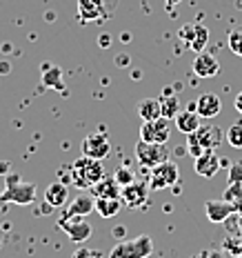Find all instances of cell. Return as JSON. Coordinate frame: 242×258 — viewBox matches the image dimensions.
Masks as SVG:
<instances>
[{
    "mask_svg": "<svg viewBox=\"0 0 242 258\" xmlns=\"http://www.w3.org/2000/svg\"><path fill=\"white\" fill-rule=\"evenodd\" d=\"M105 178V165L98 158L83 156L71 165V180L76 182L80 189H91L96 182Z\"/></svg>",
    "mask_w": 242,
    "mask_h": 258,
    "instance_id": "cell-1",
    "label": "cell"
},
{
    "mask_svg": "<svg viewBox=\"0 0 242 258\" xmlns=\"http://www.w3.org/2000/svg\"><path fill=\"white\" fill-rule=\"evenodd\" d=\"M151 251H153L151 236L140 234L133 240H120L118 245H114L109 258H149Z\"/></svg>",
    "mask_w": 242,
    "mask_h": 258,
    "instance_id": "cell-2",
    "label": "cell"
},
{
    "mask_svg": "<svg viewBox=\"0 0 242 258\" xmlns=\"http://www.w3.org/2000/svg\"><path fill=\"white\" fill-rule=\"evenodd\" d=\"M222 129L211 125V122H204V125H200L196 129L193 134H189L187 136V147H198L202 149V152H207V149H218L220 145H222Z\"/></svg>",
    "mask_w": 242,
    "mask_h": 258,
    "instance_id": "cell-3",
    "label": "cell"
},
{
    "mask_svg": "<svg viewBox=\"0 0 242 258\" xmlns=\"http://www.w3.org/2000/svg\"><path fill=\"white\" fill-rule=\"evenodd\" d=\"M178 178H180L178 165H176L174 160L167 158L165 163L151 167V176H149V189H153V191L169 189V187H174L176 182H178Z\"/></svg>",
    "mask_w": 242,
    "mask_h": 258,
    "instance_id": "cell-4",
    "label": "cell"
},
{
    "mask_svg": "<svg viewBox=\"0 0 242 258\" xmlns=\"http://www.w3.org/2000/svg\"><path fill=\"white\" fill-rule=\"evenodd\" d=\"M171 118H155V120H142L140 127V141L144 143H167L171 136Z\"/></svg>",
    "mask_w": 242,
    "mask_h": 258,
    "instance_id": "cell-5",
    "label": "cell"
},
{
    "mask_svg": "<svg viewBox=\"0 0 242 258\" xmlns=\"http://www.w3.org/2000/svg\"><path fill=\"white\" fill-rule=\"evenodd\" d=\"M136 158L138 163L142 165V167H155V165L165 163L167 158H169V154H167L165 145L163 143H144V141H138L136 145Z\"/></svg>",
    "mask_w": 242,
    "mask_h": 258,
    "instance_id": "cell-6",
    "label": "cell"
},
{
    "mask_svg": "<svg viewBox=\"0 0 242 258\" xmlns=\"http://www.w3.org/2000/svg\"><path fill=\"white\" fill-rule=\"evenodd\" d=\"M180 40L185 42L187 47H191L196 53L204 51V47H207V40H209V29L200 23H189L185 25L180 29Z\"/></svg>",
    "mask_w": 242,
    "mask_h": 258,
    "instance_id": "cell-7",
    "label": "cell"
},
{
    "mask_svg": "<svg viewBox=\"0 0 242 258\" xmlns=\"http://www.w3.org/2000/svg\"><path fill=\"white\" fill-rule=\"evenodd\" d=\"M83 154L89 156V158H98V160H105L107 156L111 154V145H109V138H107L105 132H94L89 136H85L83 141Z\"/></svg>",
    "mask_w": 242,
    "mask_h": 258,
    "instance_id": "cell-8",
    "label": "cell"
},
{
    "mask_svg": "<svg viewBox=\"0 0 242 258\" xmlns=\"http://www.w3.org/2000/svg\"><path fill=\"white\" fill-rule=\"evenodd\" d=\"M58 225L69 234L73 243H85L91 236V225L83 216H62L58 220Z\"/></svg>",
    "mask_w": 242,
    "mask_h": 258,
    "instance_id": "cell-9",
    "label": "cell"
},
{
    "mask_svg": "<svg viewBox=\"0 0 242 258\" xmlns=\"http://www.w3.org/2000/svg\"><path fill=\"white\" fill-rule=\"evenodd\" d=\"M120 198L129 207H136V209L144 207V203H147V198H149V182H138V180L129 182V185L122 187Z\"/></svg>",
    "mask_w": 242,
    "mask_h": 258,
    "instance_id": "cell-10",
    "label": "cell"
},
{
    "mask_svg": "<svg viewBox=\"0 0 242 258\" xmlns=\"http://www.w3.org/2000/svg\"><path fill=\"white\" fill-rule=\"evenodd\" d=\"M222 167V158L213 152V149H207V152H202L200 156L196 158V163H193V169H196L198 176H202V178H213V176L220 171Z\"/></svg>",
    "mask_w": 242,
    "mask_h": 258,
    "instance_id": "cell-11",
    "label": "cell"
},
{
    "mask_svg": "<svg viewBox=\"0 0 242 258\" xmlns=\"http://www.w3.org/2000/svg\"><path fill=\"white\" fill-rule=\"evenodd\" d=\"M193 74H196L198 78H213L220 74V62L216 60V56L209 51H200L196 56V60H193Z\"/></svg>",
    "mask_w": 242,
    "mask_h": 258,
    "instance_id": "cell-12",
    "label": "cell"
},
{
    "mask_svg": "<svg viewBox=\"0 0 242 258\" xmlns=\"http://www.w3.org/2000/svg\"><path fill=\"white\" fill-rule=\"evenodd\" d=\"M235 212H238V205L229 201H207V205H204V214L211 223H224Z\"/></svg>",
    "mask_w": 242,
    "mask_h": 258,
    "instance_id": "cell-13",
    "label": "cell"
},
{
    "mask_svg": "<svg viewBox=\"0 0 242 258\" xmlns=\"http://www.w3.org/2000/svg\"><path fill=\"white\" fill-rule=\"evenodd\" d=\"M174 122H176V127H178V132H182L185 136H189V134H193L202 125V118L196 111V105H193L191 109H180L178 114H176Z\"/></svg>",
    "mask_w": 242,
    "mask_h": 258,
    "instance_id": "cell-14",
    "label": "cell"
},
{
    "mask_svg": "<svg viewBox=\"0 0 242 258\" xmlns=\"http://www.w3.org/2000/svg\"><path fill=\"white\" fill-rule=\"evenodd\" d=\"M220 109H222V100H220V96L216 94H202L200 98L196 100V111L200 114V118L204 120H211V118H216L220 114Z\"/></svg>",
    "mask_w": 242,
    "mask_h": 258,
    "instance_id": "cell-15",
    "label": "cell"
},
{
    "mask_svg": "<svg viewBox=\"0 0 242 258\" xmlns=\"http://www.w3.org/2000/svg\"><path fill=\"white\" fill-rule=\"evenodd\" d=\"M105 0H78V16L83 23L105 18Z\"/></svg>",
    "mask_w": 242,
    "mask_h": 258,
    "instance_id": "cell-16",
    "label": "cell"
},
{
    "mask_svg": "<svg viewBox=\"0 0 242 258\" xmlns=\"http://www.w3.org/2000/svg\"><path fill=\"white\" fill-rule=\"evenodd\" d=\"M7 196L12 198L18 205H29L34 203L36 196V187L29 185V182H20V185H7Z\"/></svg>",
    "mask_w": 242,
    "mask_h": 258,
    "instance_id": "cell-17",
    "label": "cell"
},
{
    "mask_svg": "<svg viewBox=\"0 0 242 258\" xmlns=\"http://www.w3.org/2000/svg\"><path fill=\"white\" fill-rule=\"evenodd\" d=\"M91 194H94L96 198H120V191L122 187L118 185L116 178H109V176H105L100 182H96L94 187L89 189Z\"/></svg>",
    "mask_w": 242,
    "mask_h": 258,
    "instance_id": "cell-18",
    "label": "cell"
},
{
    "mask_svg": "<svg viewBox=\"0 0 242 258\" xmlns=\"http://www.w3.org/2000/svg\"><path fill=\"white\" fill-rule=\"evenodd\" d=\"M45 198L49 203V207H64L69 198V187L64 182H51L45 189Z\"/></svg>",
    "mask_w": 242,
    "mask_h": 258,
    "instance_id": "cell-19",
    "label": "cell"
},
{
    "mask_svg": "<svg viewBox=\"0 0 242 258\" xmlns=\"http://www.w3.org/2000/svg\"><path fill=\"white\" fill-rule=\"evenodd\" d=\"M96 209V201L91 196H78L73 198L71 203L67 205V212H64V216H87Z\"/></svg>",
    "mask_w": 242,
    "mask_h": 258,
    "instance_id": "cell-20",
    "label": "cell"
},
{
    "mask_svg": "<svg viewBox=\"0 0 242 258\" xmlns=\"http://www.w3.org/2000/svg\"><path fill=\"white\" fill-rule=\"evenodd\" d=\"M160 109H163V116L165 118H176V114L180 111V100L178 96L174 94L171 89H165L163 96H160Z\"/></svg>",
    "mask_w": 242,
    "mask_h": 258,
    "instance_id": "cell-21",
    "label": "cell"
},
{
    "mask_svg": "<svg viewBox=\"0 0 242 258\" xmlns=\"http://www.w3.org/2000/svg\"><path fill=\"white\" fill-rule=\"evenodd\" d=\"M122 198H96V212L102 218H114L122 209Z\"/></svg>",
    "mask_w": 242,
    "mask_h": 258,
    "instance_id": "cell-22",
    "label": "cell"
},
{
    "mask_svg": "<svg viewBox=\"0 0 242 258\" xmlns=\"http://www.w3.org/2000/svg\"><path fill=\"white\" fill-rule=\"evenodd\" d=\"M138 114H140L142 120H155V118L163 116V109H160V100L158 98H144L138 103Z\"/></svg>",
    "mask_w": 242,
    "mask_h": 258,
    "instance_id": "cell-23",
    "label": "cell"
},
{
    "mask_svg": "<svg viewBox=\"0 0 242 258\" xmlns=\"http://www.w3.org/2000/svg\"><path fill=\"white\" fill-rule=\"evenodd\" d=\"M224 141L233 149H242V122H233V125L224 132Z\"/></svg>",
    "mask_w": 242,
    "mask_h": 258,
    "instance_id": "cell-24",
    "label": "cell"
},
{
    "mask_svg": "<svg viewBox=\"0 0 242 258\" xmlns=\"http://www.w3.org/2000/svg\"><path fill=\"white\" fill-rule=\"evenodd\" d=\"M227 45H229V49L235 53V56H240L242 58V27H235V29H231L229 31V36H227Z\"/></svg>",
    "mask_w": 242,
    "mask_h": 258,
    "instance_id": "cell-25",
    "label": "cell"
},
{
    "mask_svg": "<svg viewBox=\"0 0 242 258\" xmlns=\"http://www.w3.org/2000/svg\"><path fill=\"white\" fill-rule=\"evenodd\" d=\"M224 201L238 205V203L242 201V182H231V185L227 187V191H224Z\"/></svg>",
    "mask_w": 242,
    "mask_h": 258,
    "instance_id": "cell-26",
    "label": "cell"
},
{
    "mask_svg": "<svg viewBox=\"0 0 242 258\" xmlns=\"http://www.w3.org/2000/svg\"><path fill=\"white\" fill-rule=\"evenodd\" d=\"M114 178L118 180V185H122V187L129 185V182H133V180H136V178H133V171H131V169H127V167H120V169H118Z\"/></svg>",
    "mask_w": 242,
    "mask_h": 258,
    "instance_id": "cell-27",
    "label": "cell"
},
{
    "mask_svg": "<svg viewBox=\"0 0 242 258\" xmlns=\"http://www.w3.org/2000/svg\"><path fill=\"white\" fill-rule=\"evenodd\" d=\"M71 258H102V254L98 249H89V247H80V249L73 251Z\"/></svg>",
    "mask_w": 242,
    "mask_h": 258,
    "instance_id": "cell-28",
    "label": "cell"
},
{
    "mask_svg": "<svg viewBox=\"0 0 242 258\" xmlns=\"http://www.w3.org/2000/svg\"><path fill=\"white\" fill-rule=\"evenodd\" d=\"M229 185L231 182H242V163H233L229 167Z\"/></svg>",
    "mask_w": 242,
    "mask_h": 258,
    "instance_id": "cell-29",
    "label": "cell"
},
{
    "mask_svg": "<svg viewBox=\"0 0 242 258\" xmlns=\"http://www.w3.org/2000/svg\"><path fill=\"white\" fill-rule=\"evenodd\" d=\"M233 107H235V111L242 116V91L240 94H235V98H233Z\"/></svg>",
    "mask_w": 242,
    "mask_h": 258,
    "instance_id": "cell-30",
    "label": "cell"
},
{
    "mask_svg": "<svg viewBox=\"0 0 242 258\" xmlns=\"http://www.w3.org/2000/svg\"><path fill=\"white\" fill-rule=\"evenodd\" d=\"M193 258H218V256L213 254V251H200V254L193 256Z\"/></svg>",
    "mask_w": 242,
    "mask_h": 258,
    "instance_id": "cell-31",
    "label": "cell"
},
{
    "mask_svg": "<svg viewBox=\"0 0 242 258\" xmlns=\"http://www.w3.org/2000/svg\"><path fill=\"white\" fill-rule=\"evenodd\" d=\"M109 40H111V38H109L107 34H105V36H100V45H102V47H109Z\"/></svg>",
    "mask_w": 242,
    "mask_h": 258,
    "instance_id": "cell-32",
    "label": "cell"
},
{
    "mask_svg": "<svg viewBox=\"0 0 242 258\" xmlns=\"http://www.w3.org/2000/svg\"><path fill=\"white\" fill-rule=\"evenodd\" d=\"M114 236H125V229H122V227H116V229H114Z\"/></svg>",
    "mask_w": 242,
    "mask_h": 258,
    "instance_id": "cell-33",
    "label": "cell"
},
{
    "mask_svg": "<svg viewBox=\"0 0 242 258\" xmlns=\"http://www.w3.org/2000/svg\"><path fill=\"white\" fill-rule=\"evenodd\" d=\"M165 3H167V7H176V5H178L180 0H165Z\"/></svg>",
    "mask_w": 242,
    "mask_h": 258,
    "instance_id": "cell-34",
    "label": "cell"
},
{
    "mask_svg": "<svg viewBox=\"0 0 242 258\" xmlns=\"http://www.w3.org/2000/svg\"><path fill=\"white\" fill-rule=\"evenodd\" d=\"M5 167H7V163H0V174H5V171H7Z\"/></svg>",
    "mask_w": 242,
    "mask_h": 258,
    "instance_id": "cell-35",
    "label": "cell"
},
{
    "mask_svg": "<svg viewBox=\"0 0 242 258\" xmlns=\"http://www.w3.org/2000/svg\"><path fill=\"white\" fill-rule=\"evenodd\" d=\"M240 3H242V0H240Z\"/></svg>",
    "mask_w": 242,
    "mask_h": 258,
    "instance_id": "cell-36",
    "label": "cell"
}]
</instances>
